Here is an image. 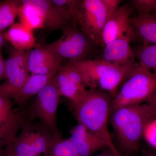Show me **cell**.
<instances>
[{
	"label": "cell",
	"instance_id": "33",
	"mask_svg": "<svg viewBox=\"0 0 156 156\" xmlns=\"http://www.w3.org/2000/svg\"><path fill=\"white\" fill-rule=\"evenodd\" d=\"M151 13H154V14H156V0H154V5L153 7Z\"/></svg>",
	"mask_w": 156,
	"mask_h": 156
},
{
	"label": "cell",
	"instance_id": "17",
	"mask_svg": "<svg viewBox=\"0 0 156 156\" xmlns=\"http://www.w3.org/2000/svg\"><path fill=\"white\" fill-rule=\"evenodd\" d=\"M130 21L136 37L143 43L156 44V14H138L131 17Z\"/></svg>",
	"mask_w": 156,
	"mask_h": 156
},
{
	"label": "cell",
	"instance_id": "32",
	"mask_svg": "<svg viewBox=\"0 0 156 156\" xmlns=\"http://www.w3.org/2000/svg\"><path fill=\"white\" fill-rule=\"evenodd\" d=\"M141 156H154L153 154L145 150H144L142 152V154Z\"/></svg>",
	"mask_w": 156,
	"mask_h": 156
},
{
	"label": "cell",
	"instance_id": "10",
	"mask_svg": "<svg viewBox=\"0 0 156 156\" xmlns=\"http://www.w3.org/2000/svg\"><path fill=\"white\" fill-rule=\"evenodd\" d=\"M133 9L131 4H125L109 17L101 35L103 48L117 39L126 38L131 41L136 38L130 21V15Z\"/></svg>",
	"mask_w": 156,
	"mask_h": 156
},
{
	"label": "cell",
	"instance_id": "21",
	"mask_svg": "<svg viewBox=\"0 0 156 156\" xmlns=\"http://www.w3.org/2000/svg\"><path fill=\"white\" fill-rule=\"evenodd\" d=\"M22 4L20 0H6L0 2V32H2L14 23Z\"/></svg>",
	"mask_w": 156,
	"mask_h": 156
},
{
	"label": "cell",
	"instance_id": "20",
	"mask_svg": "<svg viewBox=\"0 0 156 156\" xmlns=\"http://www.w3.org/2000/svg\"><path fill=\"white\" fill-rule=\"evenodd\" d=\"M135 59L141 67L156 72V44L143 43L133 49Z\"/></svg>",
	"mask_w": 156,
	"mask_h": 156
},
{
	"label": "cell",
	"instance_id": "15",
	"mask_svg": "<svg viewBox=\"0 0 156 156\" xmlns=\"http://www.w3.org/2000/svg\"><path fill=\"white\" fill-rule=\"evenodd\" d=\"M38 11L44 22L45 27L50 30L63 29L68 25L63 17L51 0H24Z\"/></svg>",
	"mask_w": 156,
	"mask_h": 156
},
{
	"label": "cell",
	"instance_id": "6",
	"mask_svg": "<svg viewBox=\"0 0 156 156\" xmlns=\"http://www.w3.org/2000/svg\"><path fill=\"white\" fill-rule=\"evenodd\" d=\"M21 132L10 146L17 156H42L54 139L51 131L45 126L36 127L24 122Z\"/></svg>",
	"mask_w": 156,
	"mask_h": 156
},
{
	"label": "cell",
	"instance_id": "24",
	"mask_svg": "<svg viewBox=\"0 0 156 156\" xmlns=\"http://www.w3.org/2000/svg\"><path fill=\"white\" fill-rule=\"evenodd\" d=\"M23 122L21 117L13 122L0 123V150L11 144Z\"/></svg>",
	"mask_w": 156,
	"mask_h": 156
},
{
	"label": "cell",
	"instance_id": "12",
	"mask_svg": "<svg viewBox=\"0 0 156 156\" xmlns=\"http://www.w3.org/2000/svg\"><path fill=\"white\" fill-rule=\"evenodd\" d=\"M62 58L44 46L30 50L28 67L31 74H56L60 69Z\"/></svg>",
	"mask_w": 156,
	"mask_h": 156
},
{
	"label": "cell",
	"instance_id": "2",
	"mask_svg": "<svg viewBox=\"0 0 156 156\" xmlns=\"http://www.w3.org/2000/svg\"><path fill=\"white\" fill-rule=\"evenodd\" d=\"M109 118L122 148L129 153L137 151L152 121L147 104L114 109L110 111Z\"/></svg>",
	"mask_w": 156,
	"mask_h": 156
},
{
	"label": "cell",
	"instance_id": "1",
	"mask_svg": "<svg viewBox=\"0 0 156 156\" xmlns=\"http://www.w3.org/2000/svg\"><path fill=\"white\" fill-rule=\"evenodd\" d=\"M112 99L111 95L105 91L90 89L73 106L78 123L102 140L116 156H123L114 144L108 130Z\"/></svg>",
	"mask_w": 156,
	"mask_h": 156
},
{
	"label": "cell",
	"instance_id": "9",
	"mask_svg": "<svg viewBox=\"0 0 156 156\" xmlns=\"http://www.w3.org/2000/svg\"><path fill=\"white\" fill-rule=\"evenodd\" d=\"M54 78L37 94L33 112L35 115L41 120L54 137H56L60 136L56 122V114L60 96Z\"/></svg>",
	"mask_w": 156,
	"mask_h": 156
},
{
	"label": "cell",
	"instance_id": "26",
	"mask_svg": "<svg viewBox=\"0 0 156 156\" xmlns=\"http://www.w3.org/2000/svg\"><path fill=\"white\" fill-rule=\"evenodd\" d=\"M122 2L121 0H104L107 9L111 16L119 8V6Z\"/></svg>",
	"mask_w": 156,
	"mask_h": 156
},
{
	"label": "cell",
	"instance_id": "18",
	"mask_svg": "<svg viewBox=\"0 0 156 156\" xmlns=\"http://www.w3.org/2000/svg\"><path fill=\"white\" fill-rule=\"evenodd\" d=\"M56 74H31L14 99L19 105H23L32 96L37 95L52 80Z\"/></svg>",
	"mask_w": 156,
	"mask_h": 156
},
{
	"label": "cell",
	"instance_id": "34",
	"mask_svg": "<svg viewBox=\"0 0 156 156\" xmlns=\"http://www.w3.org/2000/svg\"><path fill=\"white\" fill-rule=\"evenodd\" d=\"M154 156H156V155L154 154Z\"/></svg>",
	"mask_w": 156,
	"mask_h": 156
},
{
	"label": "cell",
	"instance_id": "23",
	"mask_svg": "<svg viewBox=\"0 0 156 156\" xmlns=\"http://www.w3.org/2000/svg\"><path fill=\"white\" fill-rule=\"evenodd\" d=\"M65 19L77 25L82 1L51 0Z\"/></svg>",
	"mask_w": 156,
	"mask_h": 156
},
{
	"label": "cell",
	"instance_id": "16",
	"mask_svg": "<svg viewBox=\"0 0 156 156\" xmlns=\"http://www.w3.org/2000/svg\"><path fill=\"white\" fill-rule=\"evenodd\" d=\"M4 35L6 41L10 42L16 50L26 51L37 46L33 30L20 23H13Z\"/></svg>",
	"mask_w": 156,
	"mask_h": 156
},
{
	"label": "cell",
	"instance_id": "31",
	"mask_svg": "<svg viewBox=\"0 0 156 156\" xmlns=\"http://www.w3.org/2000/svg\"><path fill=\"white\" fill-rule=\"evenodd\" d=\"M6 41L4 34L0 32V50L5 44Z\"/></svg>",
	"mask_w": 156,
	"mask_h": 156
},
{
	"label": "cell",
	"instance_id": "14",
	"mask_svg": "<svg viewBox=\"0 0 156 156\" xmlns=\"http://www.w3.org/2000/svg\"><path fill=\"white\" fill-rule=\"evenodd\" d=\"M69 139L79 156H92L97 151L108 148L102 140L80 124L71 130Z\"/></svg>",
	"mask_w": 156,
	"mask_h": 156
},
{
	"label": "cell",
	"instance_id": "22",
	"mask_svg": "<svg viewBox=\"0 0 156 156\" xmlns=\"http://www.w3.org/2000/svg\"><path fill=\"white\" fill-rule=\"evenodd\" d=\"M42 156H79L69 138L54 137L49 147Z\"/></svg>",
	"mask_w": 156,
	"mask_h": 156
},
{
	"label": "cell",
	"instance_id": "4",
	"mask_svg": "<svg viewBox=\"0 0 156 156\" xmlns=\"http://www.w3.org/2000/svg\"><path fill=\"white\" fill-rule=\"evenodd\" d=\"M124 81L112 99L111 110L147 103L156 93V72L141 67L139 64Z\"/></svg>",
	"mask_w": 156,
	"mask_h": 156
},
{
	"label": "cell",
	"instance_id": "30",
	"mask_svg": "<svg viewBox=\"0 0 156 156\" xmlns=\"http://www.w3.org/2000/svg\"><path fill=\"white\" fill-rule=\"evenodd\" d=\"M95 156H116L108 148L105 149L102 152Z\"/></svg>",
	"mask_w": 156,
	"mask_h": 156
},
{
	"label": "cell",
	"instance_id": "5",
	"mask_svg": "<svg viewBox=\"0 0 156 156\" xmlns=\"http://www.w3.org/2000/svg\"><path fill=\"white\" fill-rule=\"evenodd\" d=\"M62 30L63 34L59 39L45 47L62 58H68L70 62L88 60L98 46L77 29L76 24L67 25Z\"/></svg>",
	"mask_w": 156,
	"mask_h": 156
},
{
	"label": "cell",
	"instance_id": "8",
	"mask_svg": "<svg viewBox=\"0 0 156 156\" xmlns=\"http://www.w3.org/2000/svg\"><path fill=\"white\" fill-rule=\"evenodd\" d=\"M110 16L104 0H84L77 24L96 46L103 48L101 35Z\"/></svg>",
	"mask_w": 156,
	"mask_h": 156
},
{
	"label": "cell",
	"instance_id": "25",
	"mask_svg": "<svg viewBox=\"0 0 156 156\" xmlns=\"http://www.w3.org/2000/svg\"><path fill=\"white\" fill-rule=\"evenodd\" d=\"M21 117L14 112L11 99L0 95V123L13 122Z\"/></svg>",
	"mask_w": 156,
	"mask_h": 156
},
{
	"label": "cell",
	"instance_id": "27",
	"mask_svg": "<svg viewBox=\"0 0 156 156\" xmlns=\"http://www.w3.org/2000/svg\"><path fill=\"white\" fill-rule=\"evenodd\" d=\"M147 105L152 121L156 119V93L146 103Z\"/></svg>",
	"mask_w": 156,
	"mask_h": 156
},
{
	"label": "cell",
	"instance_id": "29",
	"mask_svg": "<svg viewBox=\"0 0 156 156\" xmlns=\"http://www.w3.org/2000/svg\"><path fill=\"white\" fill-rule=\"evenodd\" d=\"M5 77V60L0 50V80Z\"/></svg>",
	"mask_w": 156,
	"mask_h": 156
},
{
	"label": "cell",
	"instance_id": "13",
	"mask_svg": "<svg viewBox=\"0 0 156 156\" xmlns=\"http://www.w3.org/2000/svg\"><path fill=\"white\" fill-rule=\"evenodd\" d=\"M131 41L128 39L120 38L110 42L104 47L101 58L120 66H135L138 63L130 44Z\"/></svg>",
	"mask_w": 156,
	"mask_h": 156
},
{
	"label": "cell",
	"instance_id": "28",
	"mask_svg": "<svg viewBox=\"0 0 156 156\" xmlns=\"http://www.w3.org/2000/svg\"><path fill=\"white\" fill-rule=\"evenodd\" d=\"M10 144L0 150V156H17L11 149Z\"/></svg>",
	"mask_w": 156,
	"mask_h": 156
},
{
	"label": "cell",
	"instance_id": "11",
	"mask_svg": "<svg viewBox=\"0 0 156 156\" xmlns=\"http://www.w3.org/2000/svg\"><path fill=\"white\" fill-rule=\"evenodd\" d=\"M58 72L54 81L59 95L69 99L73 105L78 103L88 91L80 73L69 64L62 66Z\"/></svg>",
	"mask_w": 156,
	"mask_h": 156
},
{
	"label": "cell",
	"instance_id": "19",
	"mask_svg": "<svg viewBox=\"0 0 156 156\" xmlns=\"http://www.w3.org/2000/svg\"><path fill=\"white\" fill-rule=\"evenodd\" d=\"M22 1L17 16L19 23L33 30L45 28L44 19L38 11L24 0Z\"/></svg>",
	"mask_w": 156,
	"mask_h": 156
},
{
	"label": "cell",
	"instance_id": "7",
	"mask_svg": "<svg viewBox=\"0 0 156 156\" xmlns=\"http://www.w3.org/2000/svg\"><path fill=\"white\" fill-rule=\"evenodd\" d=\"M30 50L13 48L5 60V79L0 84V95L14 98L27 80L30 75L28 58Z\"/></svg>",
	"mask_w": 156,
	"mask_h": 156
},
{
	"label": "cell",
	"instance_id": "3",
	"mask_svg": "<svg viewBox=\"0 0 156 156\" xmlns=\"http://www.w3.org/2000/svg\"><path fill=\"white\" fill-rule=\"evenodd\" d=\"M69 64L80 71L87 87L93 89L99 88L109 93L113 98L122 82L138 63L135 66H120L101 58L69 61Z\"/></svg>",
	"mask_w": 156,
	"mask_h": 156
}]
</instances>
